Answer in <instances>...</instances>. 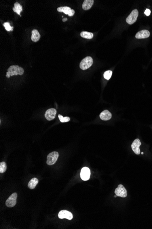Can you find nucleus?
I'll return each mask as SVG.
<instances>
[{
	"instance_id": "9",
	"label": "nucleus",
	"mask_w": 152,
	"mask_h": 229,
	"mask_svg": "<svg viewBox=\"0 0 152 229\" xmlns=\"http://www.w3.org/2000/svg\"><path fill=\"white\" fill-rule=\"evenodd\" d=\"M57 10L59 12H63L70 16H73L75 13V11L74 10L71 9L69 7H59L58 8Z\"/></svg>"
},
{
	"instance_id": "14",
	"label": "nucleus",
	"mask_w": 152,
	"mask_h": 229,
	"mask_svg": "<svg viewBox=\"0 0 152 229\" xmlns=\"http://www.w3.org/2000/svg\"><path fill=\"white\" fill-rule=\"evenodd\" d=\"M94 3V0H85L82 5L83 9L84 10H89L92 8Z\"/></svg>"
},
{
	"instance_id": "4",
	"label": "nucleus",
	"mask_w": 152,
	"mask_h": 229,
	"mask_svg": "<svg viewBox=\"0 0 152 229\" xmlns=\"http://www.w3.org/2000/svg\"><path fill=\"white\" fill-rule=\"evenodd\" d=\"M18 194L16 193H13L10 195L5 202V205L7 207L12 208L15 206L16 203V198Z\"/></svg>"
},
{
	"instance_id": "6",
	"label": "nucleus",
	"mask_w": 152,
	"mask_h": 229,
	"mask_svg": "<svg viewBox=\"0 0 152 229\" xmlns=\"http://www.w3.org/2000/svg\"><path fill=\"white\" fill-rule=\"evenodd\" d=\"M115 193L117 196L125 198L127 196V192L122 184H119L115 190Z\"/></svg>"
},
{
	"instance_id": "11",
	"label": "nucleus",
	"mask_w": 152,
	"mask_h": 229,
	"mask_svg": "<svg viewBox=\"0 0 152 229\" xmlns=\"http://www.w3.org/2000/svg\"><path fill=\"white\" fill-rule=\"evenodd\" d=\"M59 218L61 219H67L69 220H71L73 218V215L72 213L69 211L62 210L60 211L58 214Z\"/></svg>"
},
{
	"instance_id": "19",
	"label": "nucleus",
	"mask_w": 152,
	"mask_h": 229,
	"mask_svg": "<svg viewBox=\"0 0 152 229\" xmlns=\"http://www.w3.org/2000/svg\"><path fill=\"white\" fill-rule=\"evenodd\" d=\"M7 164L5 162H1L0 163V172L4 173L7 170Z\"/></svg>"
},
{
	"instance_id": "1",
	"label": "nucleus",
	"mask_w": 152,
	"mask_h": 229,
	"mask_svg": "<svg viewBox=\"0 0 152 229\" xmlns=\"http://www.w3.org/2000/svg\"><path fill=\"white\" fill-rule=\"evenodd\" d=\"M24 73V70L18 66H12L8 69L6 77L9 78L11 76L14 75H22Z\"/></svg>"
},
{
	"instance_id": "25",
	"label": "nucleus",
	"mask_w": 152,
	"mask_h": 229,
	"mask_svg": "<svg viewBox=\"0 0 152 229\" xmlns=\"http://www.w3.org/2000/svg\"><path fill=\"white\" fill-rule=\"evenodd\" d=\"M117 197V195H116V196H114V197L116 198Z\"/></svg>"
},
{
	"instance_id": "15",
	"label": "nucleus",
	"mask_w": 152,
	"mask_h": 229,
	"mask_svg": "<svg viewBox=\"0 0 152 229\" xmlns=\"http://www.w3.org/2000/svg\"><path fill=\"white\" fill-rule=\"evenodd\" d=\"M40 34L37 30H33L32 32V36H31L32 40L34 42H37L40 40Z\"/></svg>"
},
{
	"instance_id": "8",
	"label": "nucleus",
	"mask_w": 152,
	"mask_h": 229,
	"mask_svg": "<svg viewBox=\"0 0 152 229\" xmlns=\"http://www.w3.org/2000/svg\"><path fill=\"white\" fill-rule=\"evenodd\" d=\"M57 113V110L54 108L48 109L45 113V117L48 120L51 121L54 120Z\"/></svg>"
},
{
	"instance_id": "18",
	"label": "nucleus",
	"mask_w": 152,
	"mask_h": 229,
	"mask_svg": "<svg viewBox=\"0 0 152 229\" xmlns=\"http://www.w3.org/2000/svg\"><path fill=\"white\" fill-rule=\"evenodd\" d=\"M80 35L83 38H87V39H91L94 37V34L92 33L87 31H83L81 32Z\"/></svg>"
},
{
	"instance_id": "5",
	"label": "nucleus",
	"mask_w": 152,
	"mask_h": 229,
	"mask_svg": "<svg viewBox=\"0 0 152 229\" xmlns=\"http://www.w3.org/2000/svg\"><path fill=\"white\" fill-rule=\"evenodd\" d=\"M138 16V12L137 9H134L132 12L126 18V22L129 24H133L137 21V18Z\"/></svg>"
},
{
	"instance_id": "20",
	"label": "nucleus",
	"mask_w": 152,
	"mask_h": 229,
	"mask_svg": "<svg viewBox=\"0 0 152 229\" xmlns=\"http://www.w3.org/2000/svg\"><path fill=\"white\" fill-rule=\"evenodd\" d=\"M59 119L60 120L62 123H65V122H67L69 121L70 120V118L69 117H63L62 115H58Z\"/></svg>"
},
{
	"instance_id": "12",
	"label": "nucleus",
	"mask_w": 152,
	"mask_h": 229,
	"mask_svg": "<svg viewBox=\"0 0 152 229\" xmlns=\"http://www.w3.org/2000/svg\"><path fill=\"white\" fill-rule=\"evenodd\" d=\"M150 36V32L147 30H142L138 32L135 35V38L137 39L148 38Z\"/></svg>"
},
{
	"instance_id": "10",
	"label": "nucleus",
	"mask_w": 152,
	"mask_h": 229,
	"mask_svg": "<svg viewBox=\"0 0 152 229\" xmlns=\"http://www.w3.org/2000/svg\"><path fill=\"white\" fill-rule=\"evenodd\" d=\"M141 145V142L138 139H135L132 144L131 147L132 150L136 154H140V146Z\"/></svg>"
},
{
	"instance_id": "2",
	"label": "nucleus",
	"mask_w": 152,
	"mask_h": 229,
	"mask_svg": "<svg viewBox=\"0 0 152 229\" xmlns=\"http://www.w3.org/2000/svg\"><path fill=\"white\" fill-rule=\"evenodd\" d=\"M94 60L90 56H87L81 60L80 64V68L83 70H86L92 66Z\"/></svg>"
},
{
	"instance_id": "7",
	"label": "nucleus",
	"mask_w": 152,
	"mask_h": 229,
	"mask_svg": "<svg viewBox=\"0 0 152 229\" xmlns=\"http://www.w3.org/2000/svg\"><path fill=\"white\" fill-rule=\"evenodd\" d=\"M91 171L89 168L84 167L81 169L80 177L83 181H88L90 177Z\"/></svg>"
},
{
	"instance_id": "22",
	"label": "nucleus",
	"mask_w": 152,
	"mask_h": 229,
	"mask_svg": "<svg viewBox=\"0 0 152 229\" xmlns=\"http://www.w3.org/2000/svg\"><path fill=\"white\" fill-rule=\"evenodd\" d=\"M5 29L7 31H12L13 30V27H11L9 23H5L3 24Z\"/></svg>"
},
{
	"instance_id": "13",
	"label": "nucleus",
	"mask_w": 152,
	"mask_h": 229,
	"mask_svg": "<svg viewBox=\"0 0 152 229\" xmlns=\"http://www.w3.org/2000/svg\"><path fill=\"white\" fill-rule=\"evenodd\" d=\"M112 116L111 113L107 110L102 111L100 114V118L102 120H109L111 119Z\"/></svg>"
},
{
	"instance_id": "3",
	"label": "nucleus",
	"mask_w": 152,
	"mask_h": 229,
	"mask_svg": "<svg viewBox=\"0 0 152 229\" xmlns=\"http://www.w3.org/2000/svg\"><path fill=\"white\" fill-rule=\"evenodd\" d=\"M58 157L59 154L57 151L50 153L47 157V164L50 165L54 164L57 161Z\"/></svg>"
},
{
	"instance_id": "26",
	"label": "nucleus",
	"mask_w": 152,
	"mask_h": 229,
	"mask_svg": "<svg viewBox=\"0 0 152 229\" xmlns=\"http://www.w3.org/2000/svg\"><path fill=\"white\" fill-rule=\"evenodd\" d=\"M141 153L142 154H143V152H142Z\"/></svg>"
},
{
	"instance_id": "21",
	"label": "nucleus",
	"mask_w": 152,
	"mask_h": 229,
	"mask_svg": "<svg viewBox=\"0 0 152 229\" xmlns=\"http://www.w3.org/2000/svg\"><path fill=\"white\" fill-rule=\"evenodd\" d=\"M112 74H113V72L111 70H107L104 73L103 76L106 80H109L112 77Z\"/></svg>"
},
{
	"instance_id": "24",
	"label": "nucleus",
	"mask_w": 152,
	"mask_h": 229,
	"mask_svg": "<svg viewBox=\"0 0 152 229\" xmlns=\"http://www.w3.org/2000/svg\"><path fill=\"white\" fill-rule=\"evenodd\" d=\"M66 20H67V18H63V19H62V21L64 22H66Z\"/></svg>"
},
{
	"instance_id": "17",
	"label": "nucleus",
	"mask_w": 152,
	"mask_h": 229,
	"mask_svg": "<svg viewBox=\"0 0 152 229\" xmlns=\"http://www.w3.org/2000/svg\"><path fill=\"white\" fill-rule=\"evenodd\" d=\"M13 10L14 12L20 15V13L22 10V7L18 2H16L14 4V7L13 8Z\"/></svg>"
},
{
	"instance_id": "16",
	"label": "nucleus",
	"mask_w": 152,
	"mask_h": 229,
	"mask_svg": "<svg viewBox=\"0 0 152 229\" xmlns=\"http://www.w3.org/2000/svg\"><path fill=\"white\" fill-rule=\"evenodd\" d=\"M38 180L37 178H33L30 181L28 184V187L31 189H33L36 187V186L38 184Z\"/></svg>"
},
{
	"instance_id": "23",
	"label": "nucleus",
	"mask_w": 152,
	"mask_h": 229,
	"mask_svg": "<svg viewBox=\"0 0 152 229\" xmlns=\"http://www.w3.org/2000/svg\"><path fill=\"white\" fill-rule=\"evenodd\" d=\"M145 14L147 16H149L150 15L151 11H150V10L149 9H146V10L145 11Z\"/></svg>"
}]
</instances>
